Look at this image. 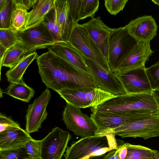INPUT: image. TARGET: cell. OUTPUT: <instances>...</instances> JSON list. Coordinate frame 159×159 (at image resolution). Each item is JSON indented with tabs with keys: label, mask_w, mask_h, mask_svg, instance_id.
I'll list each match as a JSON object with an SVG mask.
<instances>
[{
	"label": "cell",
	"mask_w": 159,
	"mask_h": 159,
	"mask_svg": "<svg viewBox=\"0 0 159 159\" xmlns=\"http://www.w3.org/2000/svg\"><path fill=\"white\" fill-rule=\"evenodd\" d=\"M30 158L25 147L0 150V159H24Z\"/></svg>",
	"instance_id": "30"
},
{
	"label": "cell",
	"mask_w": 159,
	"mask_h": 159,
	"mask_svg": "<svg viewBox=\"0 0 159 159\" xmlns=\"http://www.w3.org/2000/svg\"><path fill=\"white\" fill-rule=\"evenodd\" d=\"M5 93L16 99L29 102L34 96V90L28 85L23 79L18 82L10 83Z\"/></svg>",
	"instance_id": "23"
},
{
	"label": "cell",
	"mask_w": 159,
	"mask_h": 159,
	"mask_svg": "<svg viewBox=\"0 0 159 159\" xmlns=\"http://www.w3.org/2000/svg\"><path fill=\"white\" fill-rule=\"evenodd\" d=\"M104 159H120L119 149L111 150L106 154Z\"/></svg>",
	"instance_id": "39"
},
{
	"label": "cell",
	"mask_w": 159,
	"mask_h": 159,
	"mask_svg": "<svg viewBox=\"0 0 159 159\" xmlns=\"http://www.w3.org/2000/svg\"><path fill=\"white\" fill-rule=\"evenodd\" d=\"M68 41L84 57L92 60L105 70L111 71L107 59L80 24H78L73 27Z\"/></svg>",
	"instance_id": "6"
},
{
	"label": "cell",
	"mask_w": 159,
	"mask_h": 159,
	"mask_svg": "<svg viewBox=\"0 0 159 159\" xmlns=\"http://www.w3.org/2000/svg\"><path fill=\"white\" fill-rule=\"evenodd\" d=\"M106 155L105 154L99 156H92L86 159H104Z\"/></svg>",
	"instance_id": "42"
},
{
	"label": "cell",
	"mask_w": 159,
	"mask_h": 159,
	"mask_svg": "<svg viewBox=\"0 0 159 159\" xmlns=\"http://www.w3.org/2000/svg\"><path fill=\"white\" fill-rule=\"evenodd\" d=\"M113 132L102 136L81 138L67 146L64 154L65 159H86L92 156H99L114 150L119 145Z\"/></svg>",
	"instance_id": "3"
},
{
	"label": "cell",
	"mask_w": 159,
	"mask_h": 159,
	"mask_svg": "<svg viewBox=\"0 0 159 159\" xmlns=\"http://www.w3.org/2000/svg\"><path fill=\"white\" fill-rule=\"evenodd\" d=\"M146 72L152 89H159V61L146 68Z\"/></svg>",
	"instance_id": "31"
},
{
	"label": "cell",
	"mask_w": 159,
	"mask_h": 159,
	"mask_svg": "<svg viewBox=\"0 0 159 159\" xmlns=\"http://www.w3.org/2000/svg\"><path fill=\"white\" fill-rule=\"evenodd\" d=\"M71 135L68 131L58 127L52 129L41 140V155L42 159H61Z\"/></svg>",
	"instance_id": "9"
},
{
	"label": "cell",
	"mask_w": 159,
	"mask_h": 159,
	"mask_svg": "<svg viewBox=\"0 0 159 159\" xmlns=\"http://www.w3.org/2000/svg\"><path fill=\"white\" fill-rule=\"evenodd\" d=\"M98 0H82L79 16V21L88 17H94L99 8Z\"/></svg>",
	"instance_id": "28"
},
{
	"label": "cell",
	"mask_w": 159,
	"mask_h": 159,
	"mask_svg": "<svg viewBox=\"0 0 159 159\" xmlns=\"http://www.w3.org/2000/svg\"><path fill=\"white\" fill-rule=\"evenodd\" d=\"M124 27L138 42H150L157 35L158 26L151 16L139 17Z\"/></svg>",
	"instance_id": "16"
},
{
	"label": "cell",
	"mask_w": 159,
	"mask_h": 159,
	"mask_svg": "<svg viewBox=\"0 0 159 159\" xmlns=\"http://www.w3.org/2000/svg\"><path fill=\"white\" fill-rule=\"evenodd\" d=\"M154 51L150 42H138L128 53L113 73H120L136 68L145 66Z\"/></svg>",
	"instance_id": "15"
},
{
	"label": "cell",
	"mask_w": 159,
	"mask_h": 159,
	"mask_svg": "<svg viewBox=\"0 0 159 159\" xmlns=\"http://www.w3.org/2000/svg\"><path fill=\"white\" fill-rule=\"evenodd\" d=\"M146 69L144 66L115 74L127 93H151L152 89Z\"/></svg>",
	"instance_id": "13"
},
{
	"label": "cell",
	"mask_w": 159,
	"mask_h": 159,
	"mask_svg": "<svg viewBox=\"0 0 159 159\" xmlns=\"http://www.w3.org/2000/svg\"><path fill=\"white\" fill-rule=\"evenodd\" d=\"M158 115L141 114L136 115H117L97 112H92L90 117L97 127L94 135H104L111 129L128 122L146 119Z\"/></svg>",
	"instance_id": "14"
},
{
	"label": "cell",
	"mask_w": 159,
	"mask_h": 159,
	"mask_svg": "<svg viewBox=\"0 0 159 159\" xmlns=\"http://www.w3.org/2000/svg\"><path fill=\"white\" fill-rule=\"evenodd\" d=\"M17 34L29 52L48 48L57 43L43 22L35 27L18 32Z\"/></svg>",
	"instance_id": "10"
},
{
	"label": "cell",
	"mask_w": 159,
	"mask_h": 159,
	"mask_svg": "<svg viewBox=\"0 0 159 159\" xmlns=\"http://www.w3.org/2000/svg\"><path fill=\"white\" fill-rule=\"evenodd\" d=\"M48 49L75 67L92 75L84 57L68 41L58 42Z\"/></svg>",
	"instance_id": "17"
},
{
	"label": "cell",
	"mask_w": 159,
	"mask_h": 159,
	"mask_svg": "<svg viewBox=\"0 0 159 159\" xmlns=\"http://www.w3.org/2000/svg\"><path fill=\"white\" fill-rule=\"evenodd\" d=\"M119 154L120 159H125L127 153V149L126 143L124 142L121 143L119 146Z\"/></svg>",
	"instance_id": "38"
},
{
	"label": "cell",
	"mask_w": 159,
	"mask_h": 159,
	"mask_svg": "<svg viewBox=\"0 0 159 159\" xmlns=\"http://www.w3.org/2000/svg\"><path fill=\"white\" fill-rule=\"evenodd\" d=\"M151 93L159 107V89H152Z\"/></svg>",
	"instance_id": "40"
},
{
	"label": "cell",
	"mask_w": 159,
	"mask_h": 159,
	"mask_svg": "<svg viewBox=\"0 0 159 159\" xmlns=\"http://www.w3.org/2000/svg\"><path fill=\"white\" fill-rule=\"evenodd\" d=\"M62 119L69 130L81 138L94 136L97 130L90 117L83 113L80 108L68 103L63 111Z\"/></svg>",
	"instance_id": "7"
},
{
	"label": "cell",
	"mask_w": 159,
	"mask_h": 159,
	"mask_svg": "<svg viewBox=\"0 0 159 159\" xmlns=\"http://www.w3.org/2000/svg\"><path fill=\"white\" fill-rule=\"evenodd\" d=\"M43 22L46 25L55 40L58 42L55 32V25L53 8L47 15Z\"/></svg>",
	"instance_id": "36"
},
{
	"label": "cell",
	"mask_w": 159,
	"mask_h": 159,
	"mask_svg": "<svg viewBox=\"0 0 159 159\" xmlns=\"http://www.w3.org/2000/svg\"><path fill=\"white\" fill-rule=\"evenodd\" d=\"M36 62L42 81L57 92L66 89L98 86L91 75L75 67L50 51L39 56Z\"/></svg>",
	"instance_id": "1"
},
{
	"label": "cell",
	"mask_w": 159,
	"mask_h": 159,
	"mask_svg": "<svg viewBox=\"0 0 159 159\" xmlns=\"http://www.w3.org/2000/svg\"><path fill=\"white\" fill-rule=\"evenodd\" d=\"M126 143L127 153L125 159H156L157 150L140 145Z\"/></svg>",
	"instance_id": "25"
},
{
	"label": "cell",
	"mask_w": 159,
	"mask_h": 159,
	"mask_svg": "<svg viewBox=\"0 0 159 159\" xmlns=\"http://www.w3.org/2000/svg\"><path fill=\"white\" fill-rule=\"evenodd\" d=\"M34 159H42V157H41V156L37 158Z\"/></svg>",
	"instance_id": "46"
},
{
	"label": "cell",
	"mask_w": 159,
	"mask_h": 159,
	"mask_svg": "<svg viewBox=\"0 0 159 159\" xmlns=\"http://www.w3.org/2000/svg\"><path fill=\"white\" fill-rule=\"evenodd\" d=\"M54 9L62 41H68L75 26L70 15L68 0H55Z\"/></svg>",
	"instance_id": "19"
},
{
	"label": "cell",
	"mask_w": 159,
	"mask_h": 159,
	"mask_svg": "<svg viewBox=\"0 0 159 159\" xmlns=\"http://www.w3.org/2000/svg\"><path fill=\"white\" fill-rule=\"evenodd\" d=\"M152 1L155 4L159 6V0H152Z\"/></svg>",
	"instance_id": "44"
},
{
	"label": "cell",
	"mask_w": 159,
	"mask_h": 159,
	"mask_svg": "<svg viewBox=\"0 0 159 159\" xmlns=\"http://www.w3.org/2000/svg\"><path fill=\"white\" fill-rule=\"evenodd\" d=\"M80 25L88 32L107 60L108 36L111 28L105 24L99 16L91 18Z\"/></svg>",
	"instance_id": "18"
},
{
	"label": "cell",
	"mask_w": 159,
	"mask_h": 159,
	"mask_svg": "<svg viewBox=\"0 0 159 159\" xmlns=\"http://www.w3.org/2000/svg\"><path fill=\"white\" fill-rule=\"evenodd\" d=\"M90 110L112 115L159 114V107L152 93L118 95L90 107Z\"/></svg>",
	"instance_id": "2"
},
{
	"label": "cell",
	"mask_w": 159,
	"mask_h": 159,
	"mask_svg": "<svg viewBox=\"0 0 159 159\" xmlns=\"http://www.w3.org/2000/svg\"><path fill=\"white\" fill-rule=\"evenodd\" d=\"M17 3L19 4L27 10L33 7L38 1V0H15Z\"/></svg>",
	"instance_id": "37"
},
{
	"label": "cell",
	"mask_w": 159,
	"mask_h": 159,
	"mask_svg": "<svg viewBox=\"0 0 159 159\" xmlns=\"http://www.w3.org/2000/svg\"><path fill=\"white\" fill-rule=\"evenodd\" d=\"M55 1L38 0L32 9L28 12L25 27L22 30L35 27L41 23L47 15L53 8Z\"/></svg>",
	"instance_id": "20"
},
{
	"label": "cell",
	"mask_w": 159,
	"mask_h": 159,
	"mask_svg": "<svg viewBox=\"0 0 159 159\" xmlns=\"http://www.w3.org/2000/svg\"><path fill=\"white\" fill-rule=\"evenodd\" d=\"M24 159H32L30 158H25Z\"/></svg>",
	"instance_id": "47"
},
{
	"label": "cell",
	"mask_w": 159,
	"mask_h": 159,
	"mask_svg": "<svg viewBox=\"0 0 159 159\" xmlns=\"http://www.w3.org/2000/svg\"><path fill=\"white\" fill-rule=\"evenodd\" d=\"M156 159H159V152H158L156 155Z\"/></svg>",
	"instance_id": "45"
},
{
	"label": "cell",
	"mask_w": 159,
	"mask_h": 159,
	"mask_svg": "<svg viewBox=\"0 0 159 159\" xmlns=\"http://www.w3.org/2000/svg\"><path fill=\"white\" fill-rule=\"evenodd\" d=\"M81 0H68L69 13L75 26L79 24Z\"/></svg>",
	"instance_id": "35"
},
{
	"label": "cell",
	"mask_w": 159,
	"mask_h": 159,
	"mask_svg": "<svg viewBox=\"0 0 159 159\" xmlns=\"http://www.w3.org/2000/svg\"><path fill=\"white\" fill-rule=\"evenodd\" d=\"M21 42H20L8 48L0 61L2 66L11 68L14 66L24 56L29 53Z\"/></svg>",
	"instance_id": "24"
},
{
	"label": "cell",
	"mask_w": 159,
	"mask_h": 159,
	"mask_svg": "<svg viewBox=\"0 0 159 159\" xmlns=\"http://www.w3.org/2000/svg\"><path fill=\"white\" fill-rule=\"evenodd\" d=\"M20 42L17 32L11 28L0 29V44L7 49Z\"/></svg>",
	"instance_id": "29"
},
{
	"label": "cell",
	"mask_w": 159,
	"mask_h": 159,
	"mask_svg": "<svg viewBox=\"0 0 159 159\" xmlns=\"http://www.w3.org/2000/svg\"><path fill=\"white\" fill-rule=\"evenodd\" d=\"M84 57L99 88L116 96L127 94L115 73L105 70L92 60Z\"/></svg>",
	"instance_id": "12"
},
{
	"label": "cell",
	"mask_w": 159,
	"mask_h": 159,
	"mask_svg": "<svg viewBox=\"0 0 159 159\" xmlns=\"http://www.w3.org/2000/svg\"><path fill=\"white\" fill-rule=\"evenodd\" d=\"M41 146V140L31 138L26 143L24 147L29 157L34 159L40 156Z\"/></svg>",
	"instance_id": "32"
},
{
	"label": "cell",
	"mask_w": 159,
	"mask_h": 159,
	"mask_svg": "<svg viewBox=\"0 0 159 159\" xmlns=\"http://www.w3.org/2000/svg\"><path fill=\"white\" fill-rule=\"evenodd\" d=\"M7 49L0 44V61L2 60V58L4 54V53Z\"/></svg>",
	"instance_id": "41"
},
{
	"label": "cell",
	"mask_w": 159,
	"mask_h": 159,
	"mask_svg": "<svg viewBox=\"0 0 159 159\" xmlns=\"http://www.w3.org/2000/svg\"><path fill=\"white\" fill-rule=\"evenodd\" d=\"M20 125L10 118L0 114V134L20 128Z\"/></svg>",
	"instance_id": "34"
},
{
	"label": "cell",
	"mask_w": 159,
	"mask_h": 159,
	"mask_svg": "<svg viewBox=\"0 0 159 159\" xmlns=\"http://www.w3.org/2000/svg\"><path fill=\"white\" fill-rule=\"evenodd\" d=\"M57 93L66 103L80 108L95 107L116 96L98 87L66 89Z\"/></svg>",
	"instance_id": "5"
},
{
	"label": "cell",
	"mask_w": 159,
	"mask_h": 159,
	"mask_svg": "<svg viewBox=\"0 0 159 159\" xmlns=\"http://www.w3.org/2000/svg\"><path fill=\"white\" fill-rule=\"evenodd\" d=\"M15 2L16 6L12 14L11 28L18 32L23 30L28 12L25 7Z\"/></svg>",
	"instance_id": "26"
},
{
	"label": "cell",
	"mask_w": 159,
	"mask_h": 159,
	"mask_svg": "<svg viewBox=\"0 0 159 159\" xmlns=\"http://www.w3.org/2000/svg\"><path fill=\"white\" fill-rule=\"evenodd\" d=\"M138 42L129 33L124 27L111 28L108 36L107 58L111 71L114 72Z\"/></svg>",
	"instance_id": "4"
},
{
	"label": "cell",
	"mask_w": 159,
	"mask_h": 159,
	"mask_svg": "<svg viewBox=\"0 0 159 159\" xmlns=\"http://www.w3.org/2000/svg\"><path fill=\"white\" fill-rule=\"evenodd\" d=\"M128 0H105L104 5L110 14L116 15L124 9Z\"/></svg>",
	"instance_id": "33"
},
{
	"label": "cell",
	"mask_w": 159,
	"mask_h": 159,
	"mask_svg": "<svg viewBox=\"0 0 159 159\" xmlns=\"http://www.w3.org/2000/svg\"><path fill=\"white\" fill-rule=\"evenodd\" d=\"M39 56L34 51L29 53L22 58L13 67L6 73L8 82L10 83L18 82L23 79V75L30 63Z\"/></svg>",
	"instance_id": "22"
},
{
	"label": "cell",
	"mask_w": 159,
	"mask_h": 159,
	"mask_svg": "<svg viewBox=\"0 0 159 159\" xmlns=\"http://www.w3.org/2000/svg\"><path fill=\"white\" fill-rule=\"evenodd\" d=\"M6 0H0V9L4 6Z\"/></svg>",
	"instance_id": "43"
},
{
	"label": "cell",
	"mask_w": 159,
	"mask_h": 159,
	"mask_svg": "<svg viewBox=\"0 0 159 159\" xmlns=\"http://www.w3.org/2000/svg\"><path fill=\"white\" fill-rule=\"evenodd\" d=\"M51 93L46 89L34 102L29 105L25 116V130L29 134L37 132L47 118V107L51 99Z\"/></svg>",
	"instance_id": "11"
},
{
	"label": "cell",
	"mask_w": 159,
	"mask_h": 159,
	"mask_svg": "<svg viewBox=\"0 0 159 159\" xmlns=\"http://www.w3.org/2000/svg\"><path fill=\"white\" fill-rule=\"evenodd\" d=\"M122 138L140 137L144 139L159 136V115L121 125L111 130Z\"/></svg>",
	"instance_id": "8"
},
{
	"label": "cell",
	"mask_w": 159,
	"mask_h": 159,
	"mask_svg": "<svg viewBox=\"0 0 159 159\" xmlns=\"http://www.w3.org/2000/svg\"><path fill=\"white\" fill-rule=\"evenodd\" d=\"M31 138L21 128L0 134V150L24 147L26 143Z\"/></svg>",
	"instance_id": "21"
},
{
	"label": "cell",
	"mask_w": 159,
	"mask_h": 159,
	"mask_svg": "<svg viewBox=\"0 0 159 159\" xmlns=\"http://www.w3.org/2000/svg\"><path fill=\"white\" fill-rule=\"evenodd\" d=\"M15 6L14 0H6L4 6L0 9V29L11 28L12 14Z\"/></svg>",
	"instance_id": "27"
}]
</instances>
